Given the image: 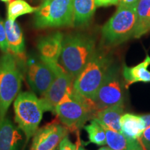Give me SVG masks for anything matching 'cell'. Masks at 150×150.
<instances>
[{"label":"cell","instance_id":"cell-13","mask_svg":"<svg viewBox=\"0 0 150 150\" xmlns=\"http://www.w3.org/2000/svg\"><path fill=\"white\" fill-rule=\"evenodd\" d=\"M22 139L20 129L8 117L0 121V150H18Z\"/></svg>","mask_w":150,"mask_h":150},{"label":"cell","instance_id":"cell-15","mask_svg":"<svg viewBox=\"0 0 150 150\" xmlns=\"http://www.w3.org/2000/svg\"><path fill=\"white\" fill-rule=\"evenodd\" d=\"M100 125L106 133V144L112 150H143L138 140L129 138L121 133L112 131L102 124Z\"/></svg>","mask_w":150,"mask_h":150},{"label":"cell","instance_id":"cell-27","mask_svg":"<svg viewBox=\"0 0 150 150\" xmlns=\"http://www.w3.org/2000/svg\"><path fill=\"white\" fill-rule=\"evenodd\" d=\"M140 140L142 142H145V143L150 145V125L147 127H146L143 131V133H142V136L140 138Z\"/></svg>","mask_w":150,"mask_h":150},{"label":"cell","instance_id":"cell-1","mask_svg":"<svg viewBox=\"0 0 150 150\" xmlns=\"http://www.w3.org/2000/svg\"><path fill=\"white\" fill-rule=\"evenodd\" d=\"M95 40L83 33L63 36L59 63L74 79L81 72L95 52Z\"/></svg>","mask_w":150,"mask_h":150},{"label":"cell","instance_id":"cell-17","mask_svg":"<svg viewBox=\"0 0 150 150\" xmlns=\"http://www.w3.org/2000/svg\"><path fill=\"white\" fill-rule=\"evenodd\" d=\"M123 112V106L115 105L97 111L93 119L108 129L120 133V118Z\"/></svg>","mask_w":150,"mask_h":150},{"label":"cell","instance_id":"cell-4","mask_svg":"<svg viewBox=\"0 0 150 150\" xmlns=\"http://www.w3.org/2000/svg\"><path fill=\"white\" fill-rule=\"evenodd\" d=\"M136 20V6H118L117 10L102 29V40L105 45L117 46L134 38Z\"/></svg>","mask_w":150,"mask_h":150},{"label":"cell","instance_id":"cell-3","mask_svg":"<svg viewBox=\"0 0 150 150\" xmlns=\"http://www.w3.org/2000/svg\"><path fill=\"white\" fill-rule=\"evenodd\" d=\"M111 67L110 56L102 50H95L88 63L73 82V88L86 98L93 100Z\"/></svg>","mask_w":150,"mask_h":150},{"label":"cell","instance_id":"cell-9","mask_svg":"<svg viewBox=\"0 0 150 150\" xmlns=\"http://www.w3.org/2000/svg\"><path fill=\"white\" fill-rule=\"evenodd\" d=\"M56 76L40 100L45 112H54L55 108L65 95L73 87L74 79L59 63L56 66Z\"/></svg>","mask_w":150,"mask_h":150},{"label":"cell","instance_id":"cell-5","mask_svg":"<svg viewBox=\"0 0 150 150\" xmlns=\"http://www.w3.org/2000/svg\"><path fill=\"white\" fill-rule=\"evenodd\" d=\"M22 82V74L15 55L4 53L0 57V121L18 96Z\"/></svg>","mask_w":150,"mask_h":150},{"label":"cell","instance_id":"cell-25","mask_svg":"<svg viewBox=\"0 0 150 150\" xmlns=\"http://www.w3.org/2000/svg\"><path fill=\"white\" fill-rule=\"evenodd\" d=\"M95 4L97 7L109 6L111 5H117L119 0H95Z\"/></svg>","mask_w":150,"mask_h":150},{"label":"cell","instance_id":"cell-24","mask_svg":"<svg viewBox=\"0 0 150 150\" xmlns=\"http://www.w3.org/2000/svg\"><path fill=\"white\" fill-rule=\"evenodd\" d=\"M76 145L70 141L68 136H66L62 139L59 145V150H78Z\"/></svg>","mask_w":150,"mask_h":150},{"label":"cell","instance_id":"cell-20","mask_svg":"<svg viewBox=\"0 0 150 150\" xmlns=\"http://www.w3.org/2000/svg\"><path fill=\"white\" fill-rule=\"evenodd\" d=\"M136 29L134 38H140L150 31V0H139L136 6Z\"/></svg>","mask_w":150,"mask_h":150},{"label":"cell","instance_id":"cell-29","mask_svg":"<svg viewBox=\"0 0 150 150\" xmlns=\"http://www.w3.org/2000/svg\"><path fill=\"white\" fill-rule=\"evenodd\" d=\"M98 150H112L111 148H110L109 147H100Z\"/></svg>","mask_w":150,"mask_h":150},{"label":"cell","instance_id":"cell-19","mask_svg":"<svg viewBox=\"0 0 150 150\" xmlns=\"http://www.w3.org/2000/svg\"><path fill=\"white\" fill-rule=\"evenodd\" d=\"M150 65V56L147 55L145 59L134 67L124 65L122 75L127 86L136 82H150V71L147 67Z\"/></svg>","mask_w":150,"mask_h":150},{"label":"cell","instance_id":"cell-21","mask_svg":"<svg viewBox=\"0 0 150 150\" xmlns=\"http://www.w3.org/2000/svg\"><path fill=\"white\" fill-rule=\"evenodd\" d=\"M90 142L95 145L102 146L106 145V136L104 129L96 120L93 119L89 125L84 127Z\"/></svg>","mask_w":150,"mask_h":150},{"label":"cell","instance_id":"cell-12","mask_svg":"<svg viewBox=\"0 0 150 150\" xmlns=\"http://www.w3.org/2000/svg\"><path fill=\"white\" fill-rule=\"evenodd\" d=\"M63 36V33L56 31L39 38L37 47L41 61L48 65L59 63Z\"/></svg>","mask_w":150,"mask_h":150},{"label":"cell","instance_id":"cell-8","mask_svg":"<svg viewBox=\"0 0 150 150\" xmlns=\"http://www.w3.org/2000/svg\"><path fill=\"white\" fill-rule=\"evenodd\" d=\"M122 83L116 67H110L102 85L94 97L93 102L97 111L104 108L123 106Z\"/></svg>","mask_w":150,"mask_h":150},{"label":"cell","instance_id":"cell-26","mask_svg":"<svg viewBox=\"0 0 150 150\" xmlns=\"http://www.w3.org/2000/svg\"><path fill=\"white\" fill-rule=\"evenodd\" d=\"M139 0H119L120 6L136 7Z\"/></svg>","mask_w":150,"mask_h":150},{"label":"cell","instance_id":"cell-6","mask_svg":"<svg viewBox=\"0 0 150 150\" xmlns=\"http://www.w3.org/2000/svg\"><path fill=\"white\" fill-rule=\"evenodd\" d=\"M13 108L15 120L29 141L38 129L45 112L40 98L31 92L20 93L14 100Z\"/></svg>","mask_w":150,"mask_h":150},{"label":"cell","instance_id":"cell-28","mask_svg":"<svg viewBox=\"0 0 150 150\" xmlns=\"http://www.w3.org/2000/svg\"><path fill=\"white\" fill-rule=\"evenodd\" d=\"M142 118L144 122H145V127H147L150 125V114H146V115H140Z\"/></svg>","mask_w":150,"mask_h":150},{"label":"cell","instance_id":"cell-2","mask_svg":"<svg viewBox=\"0 0 150 150\" xmlns=\"http://www.w3.org/2000/svg\"><path fill=\"white\" fill-rule=\"evenodd\" d=\"M96 112L93 100L81 96L73 87L65 94L54 110L61 122L72 131L82 128Z\"/></svg>","mask_w":150,"mask_h":150},{"label":"cell","instance_id":"cell-18","mask_svg":"<svg viewBox=\"0 0 150 150\" xmlns=\"http://www.w3.org/2000/svg\"><path fill=\"white\" fill-rule=\"evenodd\" d=\"M120 133L127 138L138 140L145 129V125L140 115L126 113L120 118Z\"/></svg>","mask_w":150,"mask_h":150},{"label":"cell","instance_id":"cell-30","mask_svg":"<svg viewBox=\"0 0 150 150\" xmlns=\"http://www.w3.org/2000/svg\"><path fill=\"white\" fill-rule=\"evenodd\" d=\"M1 1H4V2H8V1H11V0H1Z\"/></svg>","mask_w":150,"mask_h":150},{"label":"cell","instance_id":"cell-11","mask_svg":"<svg viewBox=\"0 0 150 150\" xmlns=\"http://www.w3.org/2000/svg\"><path fill=\"white\" fill-rule=\"evenodd\" d=\"M67 127L56 122L38 129L30 150H55L62 139L67 136Z\"/></svg>","mask_w":150,"mask_h":150},{"label":"cell","instance_id":"cell-23","mask_svg":"<svg viewBox=\"0 0 150 150\" xmlns=\"http://www.w3.org/2000/svg\"><path fill=\"white\" fill-rule=\"evenodd\" d=\"M0 50L4 53H7L9 51L6 37L4 22L1 18H0Z\"/></svg>","mask_w":150,"mask_h":150},{"label":"cell","instance_id":"cell-7","mask_svg":"<svg viewBox=\"0 0 150 150\" xmlns=\"http://www.w3.org/2000/svg\"><path fill=\"white\" fill-rule=\"evenodd\" d=\"M73 25V0H45L34 12L35 29Z\"/></svg>","mask_w":150,"mask_h":150},{"label":"cell","instance_id":"cell-14","mask_svg":"<svg viewBox=\"0 0 150 150\" xmlns=\"http://www.w3.org/2000/svg\"><path fill=\"white\" fill-rule=\"evenodd\" d=\"M4 28L8 50L16 56H22L24 53L25 45L23 33L19 24L7 19L4 22Z\"/></svg>","mask_w":150,"mask_h":150},{"label":"cell","instance_id":"cell-16","mask_svg":"<svg viewBox=\"0 0 150 150\" xmlns=\"http://www.w3.org/2000/svg\"><path fill=\"white\" fill-rule=\"evenodd\" d=\"M96 7L95 0H73V25L76 27L88 25Z\"/></svg>","mask_w":150,"mask_h":150},{"label":"cell","instance_id":"cell-10","mask_svg":"<svg viewBox=\"0 0 150 150\" xmlns=\"http://www.w3.org/2000/svg\"><path fill=\"white\" fill-rule=\"evenodd\" d=\"M58 64L48 65L41 61L29 65L27 81L33 93L42 96L47 91L56 76L55 68Z\"/></svg>","mask_w":150,"mask_h":150},{"label":"cell","instance_id":"cell-32","mask_svg":"<svg viewBox=\"0 0 150 150\" xmlns=\"http://www.w3.org/2000/svg\"><path fill=\"white\" fill-rule=\"evenodd\" d=\"M37 1H41V2H43L44 1H45V0H37Z\"/></svg>","mask_w":150,"mask_h":150},{"label":"cell","instance_id":"cell-31","mask_svg":"<svg viewBox=\"0 0 150 150\" xmlns=\"http://www.w3.org/2000/svg\"><path fill=\"white\" fill-rule=\"evenodd\" d=\"M78 150H86L85 149H83V147H79V149Z\"/></svg>","mask_w":150,"mask_h":150},{"label":"cell","instance_id":"cell-22","mask_svg":"<svg viewBox=\"0 0 150 150\" xmlns=\"http://www.w3.org/2000/svg\"><path fill=\"white\" fill-rule=\"evenodd\" d=\"M37 8L32 7L24 0H14L8 5V18L11 21H16L18 17L34 13Z\"/></svg>","mask_w":150,"mask_h":150}]
</instances>
